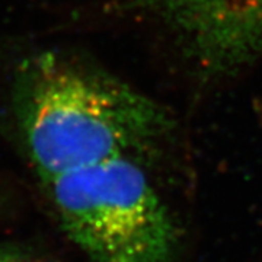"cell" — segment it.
Returning <instances> with one entry per match:
<instances>
[{"label": "cell", "mask_w": 262, "mask_h": 262, "mask_svg": "<svg viewBox=\"0 0 262 262\" xmlns=\"http://www.w3.org/2000/svg\"><path fill=\"white\" fill-rule=\"evenodd\" d=\"M60 223L94 262H173L178 232L134 158H114L47 182Z\"/></svg>", "instance_id": "obj_2"}, {"label": "cell", "mask_w": 262, "mask_h": 262, "mask_svg": "<svg viewBox=\"0 0 262 262\" xmlns=\"http://www.w3.org/2000/svg\"><path fill=\"white\" fill-rule=\"evenodd\" d=\"M121 12L159 24L204 80L262 58V0H124Z\"/></svg>", "instance_id": "obj_3"}, {"label": "cell", "mask_w": 262, "mask_h": 262, "mask_svg": "<svg viewBox=\"0 0 262 262\" xmlns=\"http://www.w3.org/2000/svg\"><path fill=\"white\" fill-rule=\"evenodd\" d=\"M13 113L29 159L47 184L77 169L153 150L172 130L150 96L80 60L41 53L13 82Z\"/></svg>", "instance_id": "obj_1"}, {"label": "cell", "mask_w": 262, "mask_h": 262, "mask_svg": "<svg viewBox=\"0 0 262 262\" xmlns=\"http://www.w3.org/2000/svg\"><path fill=\"white\" fill-rule=\"evenodd\" d=\"M0 262H39L29 259L25 256H19V255H12V253H0Z\"/></svg>", "instance_id": "obj_4"}]
</instances>
